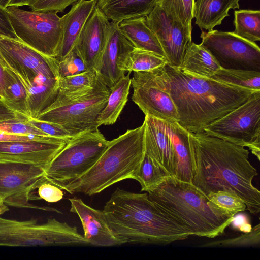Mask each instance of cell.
<instances>
[{"label": "cell", "instance_id": "cell-1", "mask_svg": "<svg viewBox=\"0 0 260 260\" xmlns=\"http://www.w3.org/2000/svg\"><path fill=\"white\" fill-rule=\"evenodd\" d=\"M191 183L207 196L211 192H235L245 203L246 210L260 212V191L252 183L258 175L249 160V150L207 135L189 132Z\"/></svg>", "mask_w": 260, "mask_h": 260}, {"label": "cell", "instance_id": "cell-2", "mask_svg": "<svg viewBox=\"0 0 260 260\" xmlns=\"http://www.w3.org/2000/svg\"><path fill=\"white\" fill-rule=\"evenodd\" d=\"M163 76L176 107L178 122L188 132H203L208 125L245 103L258 91L197 77L167 64Z\"/></svg>", "mask_w": 260, "mask_h": 260}, {"label": "cell", "instance_id": "cell-3", "mask_svg": "<svg viewBox=\"0 0 260 260\" xmlns=\"http://www.w3.org/2000/svg\"><path fill=\"white\" fill-rule=\"evenodd\" d=\"M114 235L123 244L167 245L190 235L149 198L117 188L103 210Z\"/></svg>", "mask_w": 260, "mask_h": 260}, {"label": "cell", "instance_id": "cell-4", "mask_svg": "<svg viewBox=\"0 0 260 260\" xmlns=\"http://www.w3.org/2000/svg\"><path fill=\"white\" fill-rule=\"evenodd\" d=\"M147 193L152 202L190 236L215 238L224 233L234 219L216 208L191 182L172 176Z\"/></svg>", "mask_w": 260, "mask_h": 260}, {"label": "cell", "instance_id": "cell-5", "mask_svg": "<svg viewBox=\"0 0 260 260\" xmlns=\"http://www.w3.org/2000/svg\"><path fill=\"white\" fill-rule=\"evenodd\" d=\"M145 123L109 141L96 162L61 189L92 196L121 181L131 179L145 154Z\"/></svg>", "mask_w": 260, "mask_h": 260}, {"label": "cell", "instance_id": "cell-6", "mask_svg": "<svg viewBox=\"0 0 260 260\" xmlns=\"http://www.w3.org/2000/svg\"><path fill=\"white\" fill-rule=\"evenodd\" d=\"M110 93V88L98 75L93 88L78 94L58 93L53 103L36 119L59 124L74 136L87 130L98 129V118Z\"/></svg>", "mask_w": 260, "mask_h": 260}, {"label": "cell", "instance_id": "cell-7", "mask_svg": "<svg viewBox=\"0 0 260 260\" xmlns=\"http://www.w3.org/2000/svg\"><path fill=\"white\" fill-rule=\"evenodd\" d=\"M109 143L98 128L74 136L45 168L46 179L61 189L89 170Z\"/></svg>", "mask_w": 260, "mask_h": 260}, {"label": "cell", "instance_id": "cell-8", "mask_svg": "<svg viewBox=\"0 0 260 260\" xmlns=\"http://www.w3.org/2000/svg\"><path fill=\"white\" fill-rule=\"evenodd\" d=\"M75 226L55 218L43 224L37 220L19 221L0 215V246L35 247L88 245Z\"/></svg>", "mask_w": 260, "mask_h": 260}, {"label": "cell", "instance_id": "cell-9", "mask_svg": "<svg viewBox=\"0 0 260 260\" xmlns=\"http://www.w3.org/2000/svg\"><path fill=\"white\" fill-rule=\"evenodd\" d=\"M5 9L13 30L21 42L46 56L58 57L62 22L57 13L29 11L14 6Z\"/></svg>", "mask_w": 260, "mask_h": 260}, {"label": "cell", "instance_id": "cell-10", "mask_svg": "<svg viewBox=\"0 0 260 260\" xmlns=\"http://www.w3.org/2000/svg\"><path fill=\"white\" fill-rule=\"evenodd\" d=\"M207 135L248 147L260 158V91L214 121L203 131Z\"/></svg>", "mask_w": 260, "mask_h": 260}, {"label": "cell", "instance_id": "cell-11", "mask_svg": "<svg viewBox=\"0 0 260 260\" xmlns=\"http://www.w3.org/2000/svg\"><path fill=\"white\" fill-rule=\"evenodd\" d=\"M45 169L35 164L0 160V203L14 207L60 213L55 208L30 203L32 200H40L34 192L47 180Z\"/></svg>", "mask_w": 260, "mask_h": 260}, {"label": "cell", "instance_id": "cell-12", "mask_svg": "<svg viewBox=\"0 0 260 260\" xmlns=\"http://www.w3.org/2000/svg\"><path fill=\"white\" fill-rule=\"evenodd\" d=\"M200 45L222 68L260 72V49L233 32L202 30Z\"/></svg>", "mask_w": 260, "mask_h": 260}, {"label": "cell", "instance_id": "cell-13", "mask_svg": "<svg viewBox=\"0 0 260 260\" xmlns=\"http://www.w3.org/2000/svg\"><path fill=\"white\" fill-rule=\"evenodd\" d=\"M163 68L134 72L131 79L132 101L145 115L169 122H178L176 107L163 76Z\"/></svg>", "mask_w": 260, "mask_h": 260}, {"label": "cell", "instance_id": "cell-14", "mask_svg": "<svg viewBox=\"0 0 260 260\" xmlns=\"http://www.w3.org/2000/svg\"><path fill=\"white\" fill-rule=\"evenodd\" d=\"M0 52L20 80L32 81L39 75L59 80L57 59L39 53L19 40L0 36Z\"/></svg>", "mask_w": 260, "mask_h": 260}, {"label": "cell", "instance_id": "cell-15", "mask_svg": "<svg viewBox=\"0 0 260 260\" xmlns=\"http://www.w3.org/2000/svg\"><path fill=\"white\" fill-rule=\"evenodd\" d=\"M146 22L159 41L168 64L179 67L192 42V31L167 14L156 4L146 16Z\"/></svg>", "mask_w": 260, "mask_h": 260}, {"label": "cell", "instance_id": "cell-16", "mask_svg": "<svg viewBox=\"0 0 260 260\" xmlns=\"http://www.w3.org/2000/svg\"><path fill=\"white\" fill-rule=\"evenodd\" d=\"M68 141L50 137L41 140L0 142V160L31 163L46 168Z\"/></svg>", "mask_w": 260, "mask_h": 260}, {"label": "cell", "instance_id": "cell-17", "mask_svg": "<svg viewBox=\"0 0 260 260\" xmlns=\"http://www.w3.org/2000/svg\"><path fill=\"white\" fill-rule=\"evenodd\" d=\"M110 30V22L96 5L78 37L75 48L89 69L98 73Z\"/></svg>", "mask_w": 260, "mask_h": 260}, {"label": "cell", "instance_id": "cell-18", "mask_svg": "<svg viewBox=\"0 0 260 260\" xmlns=\"http://www.w3.org/2000/svg\"><path fill=\"white\" fill-rule=\"evenodd\" d=\"M68 199L70 211L79 217L84 230V237L89 244L104 247L123 244L110 229L103 210L93 208L80 198Z\"/></svg>", "mask_w": 260, "mask_h": 260}, {"label": "cell", "instance_id": "cell-19", "mask_svg": "<svg viewBox=\"0 0 260 260\" xmlns=\"http://www.w3.org/2000/svg\"><path fill=\"white\" fill-rule=\"evenodd\" d=\"M119 22H110V30L103 52L98 75L111 88L124 75L119 66L125 57L135 48L132 43L120 30Z\"/></svg>", "mask_w": 260, "mask_h": 260}, {"label": "cell", "instance_id": "cell-20", "mask_svg": "<svg viewBox=\"0 0 260 260\" xmlns=\"http://www.w3.org/2000/svg\"><path fill=\"white\" fill-rule=\"evenodd\" d=\"M145 154L158 162L172 176L176 171V159L170 139L161 120L145 115Z\"/></svg>", "mask_w": 260, "mask_h": 260}, {"label": "cell", "instance_id": "cell-21", "mask_svg": "<svg viewBox=\"0 0 260 260\" xmlns=\"http://www.w3.org/2000/svg\"><path fill=\"white\" fill-rule=\"evenodd\" d=\"M97 0H78L61 17L62 32L60 51L57 59L66 56L75 47L83 26L91 15Z\"/></svg>", "mask_w": 260, "mask_h": 260}, {"label": "cell", "instance_id": "cell-22", "mask_svg": "<svg viewBox=\"0 0 260 260\" xmlns=\"http://www.w3.org/2000/svg\"><path fill=\"white\" fill-rule=\"evenodd\" d=\"M161 120L170 139L176 159L174 177L183 181L191 182L192 167L189 132L178 122Z\"/></svg>", "mask_w": 260, "mask_h": 260}, {"label": "cell", "instance_id": "cell-23", "mask_svg": "<svg viewBox=\"0 0 260 260\" xmlns=\"http://www.w3.org/2000/svg\"><path fill=\"white\" fill-rule=\"evenodd\" d=\"M26 89L29 117L39 115L56 98L58 92V79L39 75L30 81H21Z\"/></svg>", "mask_w": 260, "mask_h": 260}, {"label": "cell", "instance_id": "cell-24", "mask_svg": "<svg viewBox=\"0 0 260 260\" xmlns=\"http://www.w3.org/2000/svg\"><path fill=\"white\" fill-rule=\"evenodd\" d=\"M240 0H196L194 3L193 17L196 24L202 30L210 31L220 25L229 16L230 9L239 8Z\"/></svg>", "mask_w": 260, "mask_h": 260}, {"label": "cell", "instance_id": "cell-25", "mask_svg": "<svg viewBox=\"0 0 260 260\" xmlns=\"http://www.w3.org/2000/svg\"><path fill=\"white\" fill-rule=\"evenodd\" d=\"M157 0H97L96 5L112 21L146 17L153 10Z\"/></svg>", "mask_w": 260, "mask_h": 260}, {"label": "cell", "instance_id": "cell-26", "mask_svg": "<svg viewBox=\"0 0 260 260\" xmlns=\"http://www.w3.org/2000/svg\"><path fill=\"white\" fill-rule=\"evenodd\" d=\"M118 25L120 30L135 48L165 57L159 41L146 24V17L124 19L119 21Z\"/></svg>", "mask_w": 260, "mask_h": 260}, {"label": "cell", "instance_id": "cell-27", "mask_svg": "<svg viewBox=\"0 0 260 260\" xmlns=\"http://www.w3.org/2000/svg\"><path fill=\"white\" fill-rule=\"evenodd\" d=\"M179 68L188 74L202 78H211L221 68L206 49L192 42L187 49Z\"/></svg>", "mask_w": 260, "mask_h": 260}, {"label": "cell", "instance_id": "cell-28", "mask_svg": "<svg viewBox=\"0 0 260 260\" xmlns=\"http://www.w3.org/2000/svg\"><path fill=\"white\" fill-rule=\"evenodd\" d=\"M130 73L129 72L127 75L122 76L110 88L106 105L98 118L99 127L112 125L117 121L128 100L131 86Z\"/></svg>", "mask_w": 260, "mask_h": 260}, {"label": "cell", "instance_id": "cell-29", "mask_svg": "<svg viewBox=\"0 0 260 260\" xmlns=\"http://www.w3.org/2000/svg\"><path fill=\"white\" fill-rule=\"evenodd\" d=\"M4 101L12 110L29 117L25 88L11 69L4 68Z\"/></svg>", "mask_w": 260, "mask_h": 260}, {"label": "cell", "instance_id": "cell-30", "mask_svg": "<svg viewBox=\"0 0 260 260\" xmlns=\"http://www.w3.org/2000/svg\"><path fill=\"white\" fill-rule=\"evenodd\" d=\"M168 63L167 58L155 53L137 48L123 59L119 69L125 72L150 71Z\"/></svg>", "mask_w": 260, "mask_h": 260}, {"label": "cell", "instance_id": "cell-31", "mask_svg": "<svg viewBox=\"0 0 260 260\" xmlns=\"http://www.w3.org/2000/svg\"><path fill=\"white\" fill-rule=\"evenodd\" d=\"M170 176L158 162L145 154L132 179L140 183L142 191L147 192L156 187Z\"/></svg>", "mask_w": 260, "mask_h": 260}, {"label": "cell", "instance_id": "cell-32", "mask_svg": "<svg viewBox=\"0 0 260 260\" xmlns=\"http://www.w3.org/2000/svg\"><path fill=\"white\" fill-rule=\"evenodd\" d=\"M233 32L247 41L255 43L260 40V11L240 10L234 11Z\"/></svg>", "mask_w": 260, "mask_h": 260}, {"label": "cell", "instance_id": "cell-33", "mask_svg": "<svg viewBox=\"0 0 260 260\" xmlns=\"http://www.w3.org/2000/svg\"><path fill=\"white\" fill-rule=\"evenodd\" d=\"M211 78L226 84L260 91V72L221 68Z\"/></svg>", "mask_w": 260, "mask_h": 260}, {"label": "cell", "instance_id": "cell-34", "mask_svg": "<svg viewBox=\"0 0 260 260\" xmlns=\"http://www.w3.org/2000/svg\"><path fill=\"white\" fill-rule=\"evenodd\" d=\"M98 78L97 72L89 69L83 73L58 80V93L69 95L89 91L95 86Z\"/></svg>", "mask_w": 260, "mask_h": 260}, {"label": "cell", "instance_id": "cell-35", "mask_svg": "<svg viewBox=\"0 0 260 260\" xmlns=\"http://www.w3.org/2000/svg\"><path fill=\"white\" fill-rule=\"evenodd\" d=\"M195 0H157L156 5L167 14L192 31Z\"/></svg>", "mask_w": 260, "mask_h": 260}, {"label": "cell", "instance_id": "cell-36", "mask_svg": "<svg viewBox=\"0 0 260 260\" xmlns=\"http://www.w3.org/2000/svg\"><path fill=\"white\" fill-rule=\"evenodd\" d=\"M209 200L216 208L231 217L246 210L244 201L235 192L229 190L211 192L208 195Z\"/></svg>", "mask_w": 260, "mask_h": 260}, {"label": "cell", "instance_id": "cell-37", "mask_svg": "<svg viewBox=\"0 0 260 260\" xmlns=\"http://www.w3.org/2000/svg\"><path fill=\"white\" fill-rule=\"evenodd\" d=\"M260 244V224L252 228L249 232L241 235L222 240L214 241L199 246L200 247H246L257 246Z\"/></svg>", "mask_w": 260, "mask_h": 260}, {"label": "cell", "instance_id": "cell-38", "mask_svg": "<svg viewBox=\"0 0 260 260\" xmlns=\"http://www.w3.org/2000/svg\"><path fill=\"white\" fill-rule=\"evenodd\" d=\"M57 60L59 79L78 74L89 69L75 47L66 56Z\"/></svg>", "mask_w": 260, "mask_h": 260}, {"label": "cell", "instance_id": "cell-39", "mask_svg": "<svg viewBox=\"0 0 260 260\" xmlns=\"http://www.w3.org/2000/svg\"><path fill=\"white\" fill-rule=\"evenodd\" d=\"M28 118L23 116L0 121V132L15 135L49 136L30 124L28 121Z\"/></svg>", "mask_w": 260, "mask_h": 260}, {"label": "cell", "instance_id": "cell-40", "mask_svg": "<svg viewBox=\"0 0 260 260\" xmlns=\"http://www.w3.org/2000/svg\"><path fill=\"white\" fill-rule=\"evenodd\" d=\"M29 123L48 136L69 140L74 137L62 126L55 123L28 118Z\"/></svg>", "mask_w": 260, "mask_h": 260}, {"label": "cell", "instance_id": "cell-41", "mask_svg": "<svg viewBox=\"0 0 260 260\" xmlns=\"http://www.w3.org/2000/svg\"><path fill=\"white\" fill-rule=\"evenodd\" d=\"M78 0H36L30 7L31 11L62 13L67 7Z\"/></svg>", "mask_w": 260, "mask_h": 260}, {"label": "cell", "instance_id": "cell-42", "mask_svg": "<svg viewBox=\"0 0 260 260\" xmlns=\"http://www.w3.org/2000/svg\"><path fill=\"white\" fill-rule=\"evenodd\" d=\"M37 189L40 200L49 203L57 202L63 198V190L47 180L41 183Z\"/></svg>", "mask_w": 260, "mask_h": 260}, {"label": "cell", "instance_id": "cell-43", "mask_svg": "<svg viewBox=\"0 0 260 260\" xmlns=\"http://www.w3.org/2000/svg\"><path fill=\"white\" fill-rule=\"evenodd\" d=\"M0 36L18 39L11 25L8 13L5 8L0 6Z\"/></svg>", "mask_w": 260, "mask_h": 260}, {"label": "cell", "instance_id": "cell-44", "mask_svg": "<svg viewBox=\"0 0 260 260\" xmlns=\"http://www.w3.org/2000/svg\"><path fill=\"white\" fill-rule=\"evenodd\" d=\"M52 137L32 135H15L0 132V142L41 140Z\"/></svg>", "mask_w": 260, "mask_h": 260}, {"label": "cell", "instance_id": "cell-45", "mask_svg": "<svg viewBox=\"0 0 260 260\" xmlns=\"http://www.w3.org/2000/svg\"><path fill=\"white\" fill-rule=\"evenodd\" d=\"M26 116L10 109L3 99L0 98V121ZM27 117V116H26Z\"/></svg>", "mask_w": 260, "mask_h": 260}, {"label": "cell", "instance_id": "cell-46", "mask_svg": "<svg viewBox=\"0 0 260 260\" xmlns=\"http://www.w3.org/2000/svg\"><path fill=\"white\" fill-rule=\"evenodd\" d=\"M36 0H11L8 6L20 7L23 6H30Z\"/></svg>", "mask_w": 260, "mask_h": 260}, {"label": "cell", "instance_id": "cell-47", "mask_svg": "<svg viewBox=\"0 0 260 260\" xmlns=\"http://www.w3.org/2000/svg\"><path fill=\"white\" fill-rule=\"evenodd\" d=\"M4 68L0 65V98L4 97Z\"/></svg>", "mask_w": 260, "mask_h": 260}, {"label": "cell", "instance_id": "cell-48", "mask_svg": "<svg viewBox=\"0 0 260 260\" xmlns=\"http://www.w3.org/2000/svg\"><path fill=\"white\" fill-rule=\"evenodd\" d=\"M0 65L3 68H9L10 69V67L8 65L7 63L2 56L1 52H0Z\"/></svg>", "mask_w": 260, "mask_h": 260}, {"label": "cell", "instance_id": "cell-49", "mask_svg": "<svg viewBox=\"0 0 260 260\" xmlns=\"http://www.w3.org/2000/svg\"><path fill=\"white\" fill-rule=\"evenodd\" d=\"M8 210H9L8 206L3 203H0V215H2Z\"/></svg>", "mask_w": 260, "mask_h": 260}, {"label": "cell", "instance_id": "cell-50", "mask_svg": "<svg viewBox=\"0 0 260 260\" xmlns=\"http://www.w3.org/2000/svg\"><path fill=\"white\" fill-rule=\"evenodd\" d=\"M11 0H0V6L3 8H6Z\"/></svg>", "mask_w": 260, "mask_h": 260}]
</instances>
